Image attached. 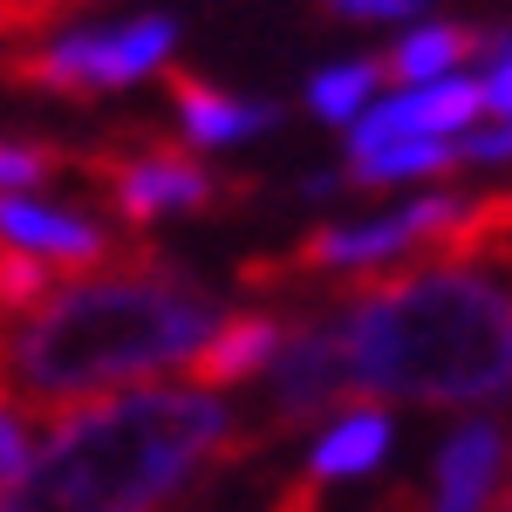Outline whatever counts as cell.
I'll list each match as a JSON object with an SVG mask.
<instances>
[{
    "mask_svg": "<svg viewBox=\"0 0 512 512\" xmlns=\"http://www.w3.org/2000/svg\"><path fill=\"white\" fill-rule=\"evenodd\" d=\"M219 301L178 274L151 239L123 267L55 280L28 315H0V390L35 424L185 369V355L219 328Z\"/></svg>",
    "mask_w": 512,
    "mask_h": 512,
    "instance_id": "cell-1",
    "label": "cell"
},
{
    "mask_svg": "<svg viewBox=\"0 0 512 512\" xmlns=\"http://www.w3.org/2000/svg\"><path fill=\"white\" fill-rule=\"evenodd\" d=\"M355 403L478 410L512 396V287L485 267L410 260L390 274L335 280Z\"/></svg>",
    "mask_w": 512,
    "mask_h": 512,
    "instance_id": "cell-2",
    "label": "cell"
},
{
    "mask_svg": "<svg viewBox=\"0 0 512 512\" xmlns=\"http://www.w3.org/2000/svg\"><path fill=\"white\" fill-rule=\"evenodd\" d=\"M260 451L233 410L205 390H137L48 417L28 472L0 492V512H171L198 478Z\"/></svg>",
    "mask_w": 512,
    "mask_h": 512,
    "instance_id": "cell-3",
    "label": "cell"
},
{
    "mask_svg": "<svg viewBox=\"0 0 512 512\" xmlns=\"http://www.w3.org/2000/svg\"><path fill=\"white\" fill-rule=\"evenodd\" d=\"M69 171H82L96 198L123 219V233L151 239L158 219H178V212H212L226 205L246 185H226L219 171H205L185 137H158V130H117L103 144H82L69 151Z\"/></svg>",
    "mask_w": 512,
    "mask_h": 512,
    "instance_id": "cell-4",
    "label": "cell"
},
{
    "mask_svg": "<svg viewBox=\"0 0 512 512\" xmlns=\"http://www.w3.org/2000/svg\"><path fill=\"white\" fill-rule=\"evenodd\" d=\"M178 21L171 14H137L110 28H55L28 48H0V89H35V96H110L130 82L171 69Z\"/></svg>",
    "mask_w": 512,
    "mask_h": 512,
    "instance_id": "cell-5",
    "label": "cell"
},
{
    "mask_svg": "<svg viewBox=\"0 0 512 512\" xmlns=\"http://www.w3.org/2000/svg\"><path fill=\"white\" fill-rule=\"evenodd\" d=\"M335 301V294H328ZM267 424H260V444H274L287 431H308V424H335L342 410H355L349 396V355H342V315L335 308H287V349L267 369Z\"/></svg>",
    "mask_w": 512,
    "mask_h": 512,
    "instance_id": "cell-6",
    "label": "cell"
},
{
    "mask_svg": "<svg viewBox=\"0 0 512 512\" xmlns=\"http://www.w3.org/2000/svg\"><path fill=\"white\" fill-rule=\"evenodd\" d=\"M485 110L478 82L465 76H444V82H424V89H396L383 103H369L362 117L349 123L355 151H376V144H417V137H465Z\"/></svg>",
    "mask_w": 512,
    "mask_h": 512,
    "instance_id": "cell-7",
    "label": "cell"
},
{
    "mask_svg": "<svg viewBox=\"0 0 512 512\" xmlns=\"http://www.w3.org/2000/svg\"><path fill=\"white\" fill-rule=\"evenodd\" d=\"M287 349V308H239L226 315L192 355H185V390H239V383H260Z\"/></svg>",
    "mask_w": 512,
    "mask_h": 512,
    "instance_id": "cell-8",
    "label": "cell"
},
{
    "mask_svg": "<svg viewBox=\"0 0 512 512\" xmlns=\"http://www.w3.org/2000/svg\"><path fill=\"white\" fill-rule=\"evenodd\" d=\"M164 89H171V110H178V130H185L192 151H219V144L260 137V130L280 123L274 103H239V96H226V89H212L205 76H185V69H171Z\"/></svg>",
    "mask_w": 512,
    "mask_h": 512,
    "instance_id": "cell-9",
    "label": "cell"
},
{
    "mask_svg": "<svg viewBox=\"0 0 512 512\" xmlns=\"http://www.w3.org/2000/svg\"><path fill=\"white\" fill-rule=\"evenodd\" d=\"M478 48H485V28H458V21H431V28H410V35L383 48L376 62H383V76L403 82V89H424V82H444L458 76L465 62H472Z\"/></svg>",
    "mask_w": 512,
    "mask_h": 512,
    "instance_id": "cell-10",
    "label": "cell"
},
{
    "mask_svg": "<svg viewBox=\"0 0 512 512\" xmlns=\"http://www.w3.org/2000/svg\"><path fill=\"white\" fill-rule=\"evenodd\" d=\"M383 451H390V417H383L376 403H355V410H342V417L321 431L308 472H315L321 485H335V478H362V472L383 465Z\"/></svg>",
    "mask_w": 512,
    "mask_h": 512,
    "instance_id": "cell-11",
    "label": "cell"
},
{
    "mask_svg": "<svg viewBox=\"0 0 512 512\" xmlns=\"http://www.w3.org/2000/svg\"><path fill=\"white\" fill-rule=\"evenodd\" d=\"M458 171V144L451 137H417V144H376V151H349L342 164V185H403V178H444Z\"/></svg>",
    "mask_w": 512,
    "mask_h": 512,
    "instance_id": "cell-12",
    "label": "cell"
},
{
    "mask_svg": "<svg viewBox=\"0 0 512 512\" xmlns=\"http://www.w3.org/2000/svg\"><path fill=\"white\" fill-rule=\"evenodd\" d=\"M376 82H383V62H376V55H362V62H335V69H321V76L308 82V110H315L321 123H335V130H349V123L369 110Z\"/></svg>",
    "mask_w": 512,
    "mask_h": 512,
    "instance_id": "cell-13",
    "label": "cell"
},
{
    "mask_svg": "<svg viewBox=\"0 0 512 512\" xmlns=\"http://www.w3.org/2000/svg\"><path fill=\"white\" fill-rule=\"evenodd\" d=\"M69 171V144H28V137H0V198H21L28 185Z\"/></svg>",
    "mask_w": 512,
    "mask_h": 512,
    "instance_id": "cell-14",
    "label": "cell"
},
{
    "mask_svg": "<svg viewBox=\"0 0 512 512\" xmlns=\"http://www.w3.org/2000/svg\"><path fill=\"white\" fill-rule=\"evenodd\" d=\"M82 0H0V48H28V41L55 35Z\"/></svg>",
    "mask_w": 512,
    "mask_h": 512,
    "instance_id": "cell-15",
    "label": "cell"
},
{
    "mask_svg": "<svg viewBox=\"0 0 512 512\" xmlns=\"http://www.w3.org/2000/svg\"><path fill=\"white\" fill-rule=\"evenodd\" d=\"M28 458H35V417L0 390V492L28 472Z\"/></svg>",
    "mask_w": 512,
    "mask_h": 512,
    "instance_id": "cell-16",
    "label": "cell"
},
{
    "mask_svg": "<svg viewBox=\"0 0 512 512\" xmlns=\"http://www.w3.org/2000/svg\"><path fill=\"white\" fill-rule=\"evenodd\" d=\"M485 76H478V96L492 117H512V28H485Z\"/></svg>",
    "mask_w": 512,
    "mask_h": 512,
    "instance_id": "cell-17",
    "label": "cell"
},
{
    "mask_svg": "<svg viewBox=\"0 0 512 512\" xmlns=\"http://www.w3.org/2000/svg\"><path fill=\"white\" fill-rule=\"evenodd\" d=\"M458 144V164H506L512 158V117H492V123H472Z\"/></svg>",
    "mask_w": 512,
    "mask_h": 512,
    "instance_id": "cell-18",
    "label": "cell"
},
{
    "mask_svg": "<svg viewBox=\"0 0 512 512\" xmlns=\"http://www.w3.org/2000/svg\"><path fill=\"white\" fill-rule=\"evenodd\" d=\"M417 7H431V0H321V14H335V21H403Z\"/></svg>",
    "mask_w": 512,
    "mask_h": 512,
    "instance_id": "cell-19",
    "label": "cell"
},
{
    "mask_svg": "<svg viewBox=\"0 0 512 512\" xmlns=\"http://www.w3.org/2000/svg\"><path fill=\"white\" fill-rule=\"evenodd\" d=\"M321 492H328V485H321L315 472H294L274 492V506H267V512H321Z\"/></svg>",
    "mask_w": 512,
    "mask_h": 512,
    "instance_id": "cell-20",
    "label": "cell"
},
{
    "mask_svg": "<svg viewBox=\"0 0 512 512\" xmlns=\"http://www.w3.org/2000/svg\"><path fill=\"white\" fill-rule=\"evenodd\" d=\"M485 512H512V465H506V478H499V492H492V506Z\"/></svg>",
    "mask_w": 512,
    "mask_h": 512,
    "instance_id": "cell-21",
    "label": "cell"
},
{
    "mask_svg": "<svg viewBox=\"0 0 512 512\" xmlns=\"http://www.w3.org/2000/svg\"><path fill=\"white\" fill-rule=\"evenodd\" d=\"M499 267H512V253H506V260H499Z\"/></svg>",
    "mask_w": 512,
    "mask_h": 512,
    "instance_id": "cell-22",
    "label": "cell"
}]
</instances>
